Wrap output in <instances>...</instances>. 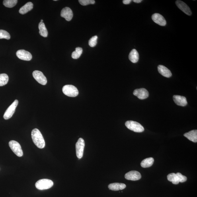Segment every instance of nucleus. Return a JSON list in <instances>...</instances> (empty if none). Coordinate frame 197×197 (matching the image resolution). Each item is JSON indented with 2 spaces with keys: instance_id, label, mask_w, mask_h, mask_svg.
Returning a JSON list of instances; mask_svg holds the SVG:
<instances>
[{
  "instance_id": "1",
  "label": "nucleus",
  "mask_w": 197,
  "mask_h": 197,
  "mask_svg": "<svg viewBox=\"0 0 197 197\" xmlns=\"http://www.w3.org/2000/svg\"><path fill=\"white\" fill-rule=\"evenodd\" d=\"M32 138L34 144L40 149H43L46 146L44 138L40 131L37 129H34L32 132Z\"/></svg>"
},
{
  "instance_id": "2",
  "label": "nucleus",
  "mask_w": 197,
  "mask_h": 197,
  "mask_svg": "<svg viewBox=\"0 0 197 197\" xmlns=\"http://www.w3.org/2000/svg\"><path fill=\"white\" fill-rule=\"evenodd\" d=\"M125 125L128 129L134 132L141 133L144 131V128L139 123L132 120L127 121Z\"/></svg>"
},
{
  "instance_id": "3",
  "label": "nucleus",
  "mask_w": 197,
  "mask_h": 197,
  "mask_svg": "<svg viewBox=\"0 0 197 197\" xmlns=\"http://www.w3.org/2000/svg\"><path fill=\"white\" fill-rule=\"evenodd\" d=\"M53 185L52 181L48 179H42L39 180L36 182V187L40 190L48 189Z\"/></svg>"
},
{
  "instance_id": "4",
  "label": "nucleus",
  "mask_w": 197,
  "mask_h": 197,
  "mask_svg": "<svg viewBox=\"0 0 197 197\" xmlns=\"http://www.w3.org/2000/svg\"><path fill=\"white\" fill-rule=\"evenodd\" d=\"M62 90L63 93L69 97H75L79 94L77 88L73 85H65L63 87Z\"/></svg>"
},
{
  "instance_id": "5",
  "label": "nucleus",
  "mask_w": 197,
  "mask_h": 197,
  "mask_svg": "<svg viewBox=\"0 0 197 197\" xmlns=\"http://www.w3.org/2000/svg\"><path fill=\"white\" fill-rule=\"evenodd\" d=\"M9 146L12 151L17 156L21 157L23 156V152L21 147L17 141L14 140L10 141Z\"/></svg>"
},
{
  "instance_id": "6",
  "label": "nucleus",
  "mask_w": 197,
  "mask_h": 197,
  "mask_svg": "<svg viewBox=\"0 0 197 197\" xmlns=\"http://www.w3.org/2000/svg\"><path fill=\"white\" fill-rule=\"evenodd\" d=\"M85 147V141L83 138H80L76 144V154L79 159H81L83 156Z\"/></svg>"
},
{
  "instance_id": "7",
  "label": "nucleus",
  "mask_w": 197,
  "mask_h": 197,
  "mask_svg": "<svg viewBox=\"0 0 197 197\" xmlns=\"http://www.w3.org/2000/svg\"><path fill=\"white\" fill-rule=\"evenodd\" d=\"M18 104V101L15 100L7 109L4 114L3 118L6 120H9L11 118L15 112V110Z\"/></svg>"
},
{
  "instance_id": "8",
  "label": "nucleus",
  "mask_w": 197,
  "mask_h": 197,
  "mask_svg": "<svg viewBox=\"0 0 197 197\" xmlns=\"http://www.w3.org/2000/svg\"><path fill=\"white\" fill-rule=\"evenodd\" d=\"M33 77L39 83L42 85H46L47 83L46 78L42 72L35 71L33 73Z\"/></svg>"
},
{
  "instance_id": "9",
  "label": "nucleus",
  "mask_w": 197,
  "mask_h": 197,
  "mask_svg": "<svg viewBox=\"0 0 197 197\" xmlns=\"http://www.w3.org/2000/svg\"><path fill=\"white\" fill-rule=\"evenodd\" d=\"M16 55L18 58L23 60L30 61L32 58L31 54L23 49L18 50L16 53Z\"/></svg>"
},
{
  "instance_id": "10",
  "label": "nucleus",
  "mask_w": 197,
  "mask_h": 197,
  "mask_svg": "<svg viewBox=\"0 0 197 197\" xmlns=\"http://www.w3.org/2000/svg\"><path fill=\"white\" fill-rule=\"evenodd\" d=\"M133 94L140 99H145L148 97L149 96L148 91L144 88L135 90L133 92Z\"/></svg>"
},
{
  "instance_id": "11",
  "label": "nucleus",
  "mask_w": 197,
  "mask_h": 197,
  "mask_svg": "<svg viewBox=\"0 0 197 197\" xmlns=\"http://www.w3.org/2000/svg\"><path fill=\"white\" fill-rule=\"evenodd\" d=\"M176 4L177 7L184 13L188 15H191L192 12L191 11L190 8L184 2L178 0L176 2Z\"/></svg>"
},
{
  "instance_id": "12",
  "label": "nucleus",
  "mask_w": 197,
  "mask_h": 197,
  "mask_svg": "<svg viewBox=\"0 0 197 197\" xmlns=\"http://www.w3.org/2000/svg\"><path fill=\"white\" fill-rule=\"evenodd\" d=\"M151 18L155 23L161 26H165L167 24L166 20L161 14L155 13L151 16Z\"/></svg>"
},
{
  "instance_id": "13",
  "label": "nucleus",
  "mask_w": 197,
  "mask_h": 197,
  "mask_svg": "<svg viewBox=\"0 0 197 197\" xmlns=\"http://www.w3.org/2000/svg\"><path fill=\"white\" fill-rule=\"evenodd\" d=\"M61 16L64 18L67 21H70L73 16L72 10L68 7L63 8L61 12Z\"/></svg>"
},
{
  "instance_id": "14",
  "label": "nucleus",
  "mask_w": 197,
  "mask_h": 197,
  "mask_svg": "<svg viewBox=\"0 0 197 197\" xmlns=\"http://www.w3.org/2000/svg\"><path fill=\"white\" fill-rule=\"evenodd\" d=\"M126 179L131 181H136L140 179L141 175L139 172L135 171H131L125 175Z\"/></svg>"
},
{
  "instance_id": "15",
  "label": "nucleus",
  "mask_w": 197,
  "mask_h": 197,
  "mask_svg": "<svg viewBox=\"0 0 197 197\" xmlns=\"http://www.w3.org/2000/svg\"><path fill=\"white\" fill-rule=\"evenodd\" d=\"M173 99L177 105L181 106H185L187 104L186 98L183 96L174 95L173 96Z\"/></svg>"
},
{
  "instance_id": "16",
  "label": "nucleus",
  "mask_w": 197,
  "mask_h": 197,
  "mask_svg": "<svg viewBox=\"0 0 197 197\" xmlns=\"http://www.w3.org/2000/svg\"><path fill=\"white\" fill-rule=\"evenodd\" d=\"M158 70L161 75L164 77L169 78L172 75L171 71L167 67L163 65H159L158 67Z\"/></svg>"
},
{
  "instance_id": "17",
  "label": "nucleus",
  "mask_w": 197,
  "mask_h": 197,
  "mask_svg": "<svg viewBox=\"0 0 197 197\" xmlns=\"http://www.w3.org/2000/svg\"><path fill=\"white\" fill-rule=\"evenodd\" d=\"M184 136L187 138L189 140L194 142H197V130H192L184 134Z\"/></svg>"
},
{
  "instance_id": "18",
  "label": "nucleus",
  "mask_w": 197,
  "mask_h": 197,
  "mask_svg": "<svg viewBox=\"0 0 197 197\" xmlns=\"http://www.w3.org/2000/svg\"><path fill=\"white\" fill-rule=\"evenodd\" d=\"M108 187L110 190L117 191L124 190L126 188V185L124 183H113L109 185Z\"/></svg>"
},
{
  "instance_id": "19",
  "label": "nucleus",
  "mask_w": 197,
  "mask_h": 197,
  "mask_svg": "<svg viewBox=\"0 0 197 197\" xmlns=\"http://www.w3.org/2000/svg\"><path fill=\"white\" fill-rule=\"evenodd\" d=\"M129 58L131 62L135 63L138 61L139 55L138 53L135 49H133L129 55Z\"/></svg>"
},
{
  "instance_id": "20",
  "label": "nucleus",
  "mask_w": 197,
  "mask_h": 197,
  "mask_svg": "<svg viewBox=\"0 0 197 197\" xmlns=\"http://www.w3.org/2000/svg\"><path fill=\"white\" fill-rule=\"evenodd\" d=\"M33 8V5L31 2H28L26 3L20 8L19 10V13L21 14H24L30 11Z\"/></svg>"
},
{
  "instance_id": "21",
  "label": "nucleus",
  "mask_w": 197,
  "mask_h": 197,
  "mask_svg": "<svg viewBox=\"0 0 197 197\" xmlns=\"http://www.w3.org/2000/svg\"><path fill=\"white\" fill-rule=\"evenodd\" d=\"M154 162V159L153 158H147L141 162V165L143 168H147L151 167L153 165Z\"/></svg>"
},
{
  "instance_id": "22",
  "label": "nucleus",
  "mask_w": 197,
  "mask_h": 197,
  "mask_svg": "<svg viewBox=\"0 0 197 197\" xmlns=\"http://www.w3.org/2000/svg\"><path fill=\"white\" fill-rule=\"evenodd\" d=\"M38 28L39 29V34L41 36L46 37L48 35V32L44 22H40L39 24Z\"/></svg>"
},
{
  "instance_id": "23",
  "label": "nucleus",
  "mask_w": 197,
  "mask_h": 197,
  "mask_svg": "<svg viewBox=\"0 0 197 197\" xmlns=\"http://www.w3.org/2000/svg\"><path fill=\"white\" fill-rule=\"evenodd\" d=\"M167 179L168 181L171 182L174 184H179L178 178L175 173H170L167 176Z\"/></svg>"
},
{
  "instance_id": "24",
  "label": "nucleus",
  "mask_w": 197,
  "mask_h": 197,
  "mask_svg": "<svg viewBox=\"0 0 197 197\" xmlns=\"http://www.w3.org/2000/svg\"><path fill=\"white\" fill-rule=\"evenodd\" d=\"M9 77L5 73L0 74V86L5 85L8 83L9 81Z\"/></svg>"
},
{
  "instance_id": "25",
  "label": "nucleus",
  "mask_w": 197,
  "mask_h": 197,
  "mask_svg": "<svg viewBox=\"0 0 197 197\" xmlns=\"http://www.w3.org/2000/svg\"><path fill=\"white\" fill-rule=\"evenodd\" d=\"M82 52H83V49L81 47H77L76 48L75 50L72 53V57L75 59H79L81 56Z\"/></svg>"
},
{
  "instance_id": "26",
  "label": "nucleus",
  "mask_w": 197,
  "mask_h": 197,
  "mask_svg": "<svg viewBox=\"0 0 197 197\" xmlns=\"http://www.w3.org/2000/svg\"><path fill=\"white\" fill-rule=\"evenodd\" d=\"M17 2V0H5L3 1V4L6 7L12 8L15 7Z\"/></svg>"
},
{
  "instance_id": "27",
  "label": "nucleus",
  "mask_w": 197,
  "mask_h": 197,
  "mask_svg": "<svg viewBox=\"0 0 197 197\" xmlns=\"http://www.w3.org/2000/svg\"><path fill=\"white\" fill-rule=\"evenodd\" d=\"M11 38L9 33L3 30H0V39H6L9 40Z\"/></svg>"
},
{
  "instance_id": "28",
  "label": "nucleus",
  "mask_w": 197,
  "mask_h": 197,
  "mask_svg": "<svg viewBox=\"0 0 197 197\" xmlns=\"http://www.w3.org/2000/svg\"><path fill=\"white\" fill-rule=\"evenodd\" d=\"M98 37L95 36L92 37L89 41V44L90 46L91 47H95L97 43Z\"/></svg>"
},
{
  "instance_id": "29",
  "label": "nucleus",
  "mask_w": 197,
  "mask_h": 197,
  "mask_svg": "<svg viewBox=\"0 0 197 197\" xmlns=\"http://www.w3.org/2000/svg\"><path fill=\"white\" fill-rule=\"evenodd\" d=\"M79 2L81 5L87 6L89 4H94L95 3L94 0H79Z\"/></svg>"
},
{
  "instance_id": "30",
  "label": "nucleus",
  "mask_w": 197,
  "mask_h": 197,
  "mask_svg": "<svg viewBox=\"0 0 197 197\" xmlns=\"http://www.w3.org/2000/svg\"><path fill=\"white\" fill-rule=\"evenodd\" d=\"M177 175L178 182H184L187 180V177L186 176L182 175L181 173H177L176 174Z\"/></svg>"
},
{
  "instance_id": "31",
  "label": "nucleus",
  "mask_w": 197,
  "mask_h": 197,
  "mask_svg": "<svg viewBox=\"0 0 197 197\" xmlns=\"http://www.w3.org/2000/svg\"><path fill=\"white\" fill-rule=\"evenodd\" d=\"M131 0H124L123 1V3L125 5H128L131 2Z\"/></svg>"
},
{
  "instance_id": "32",
  "label": "nucleus",
  "mask_w": 197,
  "mask_h": 197,
  "mask_svg": "<svg viewBox=\"0 0 197 197\" xmlns=\"http://www.w3.org/2000/svg\"><path fill=\"white\" fill-rule=\"evenodd\" d=\"M133 1L135 3H139L142 1V0H133Z\"/></svg>"
},
{
  "instance_id": "33",
  "label": "nucleus",
  "mask_w": 197,
  "mask_h": 197,
  "mask_svg": "<svg viewBox=\"0 0 197 197\" xmlns=\"http://www.w3.org/2000/svg\"><path fill=\"white\" fill-rule=\"evenodd\" d=\"M43 22V20H41V22Z\"/></svg>"
}]
</instances>
